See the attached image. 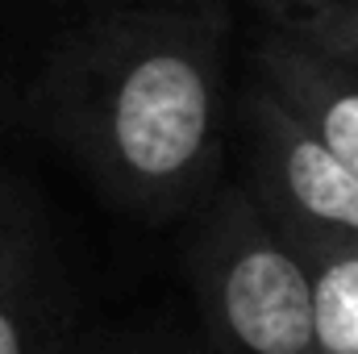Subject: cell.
Listing matches in <instances>:
<instances>
[{"label": "cell", "instance_id": "cell-1", "mask_svg": "<svg viewBox=\"0 0 358 354\" xmlns=\"http://www.w3.org/2000/svg\"><path fill=\"white\" fill-rule=\"evenodd\" d=\"M229 38V0L63 13L0 100L13 125L59 150L121 213L183 221L225 183Z\"/></svg>", "mask_w": 358, "mask_h": 354}, {"label": "cell", "instance_id": "cell-2", "mask_svg": "<svg viewBox=\"0 0 358 354\" xmlns=\"http://www.w3.org/2000/svg\"><path fill=\"white\" fill-rule=\"evenodd\" d=\"M179 238V267L213 354H317L313 283L242 179H225Z\"/></svg>", "mask_w": 358, "mask_h": 354}, {"label": "cell", "instance_id": "cell-3", "mask_svg": "<svg viewBox=\"0 0 358 354\" xmlns=\"http://www.w3.org/2000/svg\"><path fill=\"white\" fill-rule=\"evenodd\" d=\"M242 187L292 250L358 246V176L259 80L234 104Z\"/></svg>", "mask_w": 358, "mask_h": 354}, {"label": "cell", "instance_id": "cell-4", "mask_svg": "<svg viewBox=\"0 0 358 354\" xmlns=\"http://www.w3.org/2000/svg\"><path fill=\"white\" fill-rule=\"evenodd\" d=\"M0 354H76V292L25 187L0 238Z\"/></svg>", "mask_w": 358, "mask_h": 354}, {"label": "cell", "instance_id": "cell-5", "mask_svg": "<svg viewBox=\"0 0 358 354\" xmlns=\"http://www.w3.org/2000/svg\"><path fill=\"white\" fill-rule=\"evenodd\" d=\"M246 76L267 84L358 176V71L259 25Z\"/></svg>", "mask_w": 358, "mask_h": 354}, {"label": "cell", "instance_id": "cell-6", "mask_svg": "<svg viewBox=\"0 0 358 354\" xmlns=\"http://www.w3.org/2000/svg\"><path fill=\"white\" fill-rule=\"evenodd\" d=\"M313 283L317 354H358V246L296 250Z\"/></svg>", "mask_w": 358, "mask_h": 354}, {"label": "cell", "instance_id": "cell-7", "mask_svg": "<svg viewBox=\"0 0 358 354\" xmlns=\"http://www.w3.org/2000/svg\"><path fill=\"white\" fill-rule=\"evenodd\" d=\"M271 34L358 71V0H246Z\"/></svg>", "mask_w": 358, "mask_h": 354}, {"label": "cell", "instance_id": "cell-8", "mask_svg": "<svg viewBox=\"0 0 358 354\" xmlns=\"http://www.w3.org/2000/svg\"><path fill=\"white\" fill-rule=\"evenodd\" d=\"M100 354H213V351L204 346V338H179V334H163L159 338V334H146V338H129V342L108 346V351H100Z\"/></svg>", "mask_w": 358, "mask_h": 354}, {"label": "cell", "instance_id": "cell-9", "mask_svg": "<svg viewBox=\"0 0 358 354\" xmlns=\"http://www.w3.org/2000/svg\"><path fill=\"white\" fill-rule=\"evenodd\" d=\"M38 8H50V13H80V8H100V4H134V0H29Z\"/></svg>", "mask_w": 358, "mask_h": 354}, {"label": "cell", "instance_id": "cell-10", "mask_svg": "<svg viewBox=\"0 0 358 354\" xmlns=\"http://www.w3.org/2000/svg\"><path fill=\"white\" fill-rule=\"evenodd\" d=\"M17 179L4 171V163H0V238H4V225H8V213H13V200H17Z\"/></svg>", "mask_w": 358, "mask_h": 354}]
</instances>
